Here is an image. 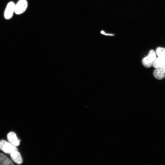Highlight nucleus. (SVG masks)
<instances>
[{
    "label": "nucleus",
    "mask_w": 165,
    "mask_h": 165,
    "mask_svg": "<svg viewBox=\"0 0 165 165\" xmlns=\"http://www.w3.org/2000/svg\"><path fill=\"white\" fill-rule=\"evenodd\" d=\"M156 54L153 50H151L147 56L144 58L142 61L143 65L146 68H150L156 59Z\"/></svg>",
    "instance_id": "obj_1"
},
{
    "label": "nucleus",
    "mask_w": 165,
    "mask_h": 165,
    "mask_svg": "<svg viewBox=\"0 0 165 165\" xmlns=\"http://www.w3.org/2000/svg\"><path fill=\"white\" fill-rule=\"evenodd\" d=\"M0 149L8 154H10L15 151L18 150L16 146L3 140L0 141Z\"/></svg>",
    "instance_id": "obj_2"
},
{
    "label": "nucleus",
    "mask_w": 165,
    "mask_h": 165,
    "mask_svg": "<svg viewBox=\"0 0 165 165\" xmlns=\"http://www.w3.org/2000/svg\"><path fill=\"white\" fill-rule=\"evenodd\" d=\"M28 7V3L26 0H20L15 6V13L20 15L24 12Z\"/></svg>",
    "instance_id": "obj_3"
},
{
    "label": "nucleus",
    "mask_w": 165,
    "mask_h": 165,
    "mask_svg": "<svg viewBox=\"0 0 165 165\" xmlns=\"http://www.w3.org/2000/svg\"><path fill=\"white\" fill-rule=\"evenodd\" d=\"M15 4L12 2L8 4L4 14V17L6 19H10L12 17L15 11Z\"/></svg>",
    "instance_id": "obj_4"
},
{
    "label": "nucleus",
    "mask_w": 165,
    "mask_h": 165,
    "mask_svg": "<svg viewBox=\"0 0 165 165\" xmlns=\"http://www.w3.org/2000/svg\"><path fill=\"white\" fill-rule=\"evenodd\" d=\"M7 137L9 142L13 145L17 147L20 145V140L18 138L15 132H9L8 134Z\"/></svg>",
    "instance_id": "obj_5"
},
{
    "label": "nucleus",
    "mask_w": 165,
    "mask_h": 165,
    "mask_svg": "<svg viewBox=\"0 0 165 165\" xmlns=\"http://www.w3.org/2000/svg\"><path fill=\"white\" fill-rule=\"evenodd\" d=\"M154 76L156 79L161 80L165 77V66L156 68L153 73Z\"/></svg>",
    "instance_id": "obj_6"
},
{
    "label": "nucleus",
    "mask_w": 165,
    "mask_h": 165,
    "mask_svg": "<svg viewBox=\"0 0 165 165\" xmlns=\"http://www.w3.org/2000/svg\"><path fill=\"white\" fill-rule=\"evenodd\" d=\"M12 160L17 164H20L23 163V160L20 153L18 150L15 151L10 154Z\"/></svg>",
    "instance_id": "obj_7"
},
{
    "label": "nucleus",
    "mask_w": 165,
    "mask_h": 165,
    "mask_svg": "<svg viewBox=\"0 0 165 165\" xmlns=\"http://www.w3.org/2000/svg\"><path fill=\"white\" fill-rule=\"evenodd\" d=\"M12 161L6 156L2 153H0V165H14Z\"/></svg>",
    "instance_id": "obj_8"
},
{
    "label": "nucleus",
    "mask_w": 165,
    "mask_h": 165,
    "mask_svg": "<svg viewBox=\"0 0 165 165\" xmlns=\"http://www.w3.org/2000/svg\"><path fill=\"white\" fill-rule=\"evenodd\" d=\"M153 68H157L165 66V58L159 57L156 58L152 65Z\"/></svg>",
    "instance_id": "obj_9"
},
{
    "label": "nucleus",
    "mask_w": 165,
    "mask_h": 165,
    "mask_svg": "<svg viewBox=\"0 0 165 165\" xmlns=\"http://www.w3.org/2000/svg\"><path fill=\"white\" fill-rule=\"evenodd\" d=\"M156 54L158 57L165 58V48L158 47L156 50Z\"/></svg>",
    "instance_id": "obj_10"
},
{
    "label": "nucleus",
    "mask_w": 165,
    "mask_h": 165,
    "mask_svg": "<svg viewBox=\"0 0 165 165\" xmlns=\"http://www.w3.org/2000/svg\"><path fill=\"white\" fill-rule=\"evenodd\" d=\"M101 33L102 34H104V35H105L106 36H114V34H106V33H105V32L103 31H101Z\"/></svg>",
    "instance_id": "obj_11"
}]
</instances>
